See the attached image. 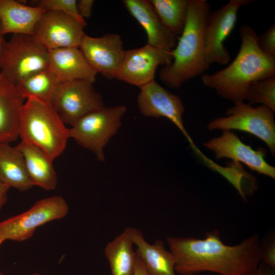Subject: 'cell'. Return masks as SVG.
Returning a JSON list of instances; mask_svg holds the SVG:
<instances>
[{
    "label": "cell",
    "mask_w": 275,
    "mask_h": 275,
    "mask_svg": "<svg viewBox=\"0 0 275 275\" xmlns=\"http://www.w3.org/2000/svg\"><path fill=\"white\" fill-rule=\"evenodd\" d=\"M167 241L175 260L176 272L195 275L210 271L221 275H250L262 261V246L253 235L238 244H224L218 231L205 239L168 236Z\"/></svg>",
    "instance_id": "obj_1"
},
{
    "label": "cell",
    "mask_w": 275,
    "mask_h": 275,
    "mask_svg": "<svg viewBox=\"0 0 275 275\" xmlns=\"http://www.w3.org/2000/svg\"><path fill=\"white\" fill-rule=\"evenodd\" d=\"M239 34L241 45L232 62L214 73L201 75L204 86L234 103L244 100L252 82L275 77V60L260 51L254 30L250 25H243L240 28Z\"/></svg>",
    "instance_id": "obj_2"
},
{
    "label": "cell",
    "mask_w": 275,
    "mask_h": 275,
    "mask_svg": "<svg viewBox=\"0 0 275 275\" xmlns=\"http://www.w3.org/2000/svg\"><path fill=\"white\" fill-rule=\"evenodd\" d=\"M206 0H190L184 29L172 50L173 60L160 69L159 78L172 89L202 75L209 67L205 58L204 36L210 14Z\"/></svg>",
    "instance_id": "obj_3"
},
{
    "label": "cell",
    "mask_w": 275,
    "mask_h": 275,
    "mask_svg": "<svg viewBox=\"0 0 275 275\" xmlns=\"http://www.w3.org/2000/svg\"><path fill=\"white\" fill-rule=\"evenodd\" d=\"M19 136L53 160L64 152L70 138L69 129L53 107L35 98L27 99L23 105Z\"/></svg>",
    "instance_id": "obj_4"
},
{
    "label": "cell",
    "mask_w": 275,
    "mask_h": 275,
    "mask_svg": "<svg viewBox=\"0 0 275 275\" xmlns=\"http://www.w3.org/2000/svg\"><path fill=\"white\" fill-rule=\"evenodd\" d=\"M49 50L32 35L13 34L6 41L1 73L16 86L32 74L49 68Z\"/></svg>",
    "instance_id": "obj_5"
},
{
    "label": "cell",
    "mask_w": 275,
    "mask_h": 275,
    "mask_svg": "<svg viewBox=\"0 0 275 275\" xmlns=\"http://www.w3.org/2000/svg\"><path fill=\"white\" fill-rule=\"evenodd\" d=\"M126 112L123 105L103 107L78 120L69 129V137L91 151L99 161H104L103 149L122 125Z\"/></svg>",
    "instance_id": "obj_6"
},
{
    "label": "cell",
    "mask_w": 275,
    "mask_h": 275,
    "mask_svg": "<svg viewBox=\"0 0 275 275\" xmlns=\"http://www.w3.org/2000/svg\"><path fill=\"white\" fill-rule=\"evenodd\" d=\"M226 112L227 116L212 120L209 130H237L252 134L268 146L272 156L275 154V122L274 113L268 107H257L238 101Z\"/></svg>",
    "instance_id": "obj_7"
},
{
    "label": "cell",
    "mask_w": 275,
    "mask_h": 275,
    "mask_svg": "<svg viewBox=\"0 0 275 275\" xmlns=\"http://www.w3.org/2000/svg\"><path fill=\"white\" fill-rule=\"evenodd\" d=\"M69 206L60 196L41 199L29 209L0 222V240L22 241L31 238L39 226L65 217Z\"/></svg>",
    "instance_id": "obj_8"
},
{
    "label": "cell",
    "mask_w": 275,
    "mask_h": 275,
    "mask_svg": "<svg viewBox=\"0 0 275 275\" xmlns=\"http://www.w3.org/2000/svg\"><path fill=\"white\" fill-rule=\"evenodd\" d=\"M93 83L83 79L60 82L52 106L64 124L73 125L86 115L104 107Z\"/></svg>",
    "instance_id": "obj_9"
},
{
    "label": "cell",
    "mask_w": 275,
    "mask_h": 275,
    "mask_svg": "<svg viewBox=\"0 0 275 275\" xmlns=\"http://www.w3.org/2000/svg\"><path fill=\"white\" fill-rule=\"evenodd\" d=\"M252 2V0H230L210 13L204 36L205 58L208 64L229 63L230 56L224 43L235 26L239 10Z\"/></svg>",
    "instance_id": "obj_10"
},
{
    "label": "cell",
    "mask_w": 275,
    "mask_h": 275,
    "mask_svg": "<svg viewBox=\"0 0 275 275\" xmlns=\"http://www.w3.org/2000/svg\"><path fill=\"white\" fill-rule=\"evenodd\" d=\"M171 51L147 44L126 50L116 78L140 88L155 80L156 69L159 65L164 66L172 62Z\"/></svg>",
    "instance_id": "obj_11"
},
{
    "label": "cell",
    "mask_w": 275,
    "mask_h": 275,
    "mask_svg": "<svg viewBox=\"0 0 275 275\" xmlns=\"http://www.w3.org/2000/svg\"><path fill=\"white\" fill-rule=\"evenodd\" d=\"M78 48L97 73L109 79L116 78L126 51L119 34L93 37L85 34Z\"/></svg>",
    "instance_id": "obj_12"
},
{
    "label": "cell",
    "mask_w": 275,
    "mask_h": 275,
    "mask_svg": "<svg viewBox=\"0 0 275 275\" xmlns=\"http://www.w3.org/2000/svg\"><path fill=\"white\" fill-rule=\"evenodd\" d=\"M84 27L60 12L45 11L37 21L33 35L48 50L79 47Z\"/></svg>",
    "instance_id": "obj_13"
},
{
    "label": "cell",
    "mask_w": 275,
    "mask_h": 275,
    "mask_svg": "<svg viewBox=\"0 0 275 275\" xmlns=\"http://www.w3.org/2000/svg\"><path fill=\"white\" fill-rule=\"evenodd\" d=\"M137 104L140 113L146 117L169 119L193 144L183 125L184 107L178 95L170 92L153 80L140 88Z\"/></svg>",
    "instance_id": "obj_14"
},
{
    "label": "cell",
    "mask_w": 275,
    "mask_h": 275,
    "mask_svg": "<svg viewBox=\"0 0 275 275\" xmlns=\"http://www.w3.org/2000/svg\"><path fill=\"white\" fill-rule=\"evenodd\" d=\"M203 145L212 151L218 159L230 158L235 162L245 164L260 174L275 178V168L265 160L264 151L254 150L230 130L223 131L221 136L212 138L204 143Z\"/></svg>",
    "instance_id": "obj_15"
},
{
    "label": "cell",
    "mask_w": 275,
    "mask_h": 275,
    "mask_svg": "<svg viewBox=\"0 0 275 275\" xmlns=\"http://www.w3.org/2000/svg\"><path fill=\"white\" fill-rule=\"evenodd\" d=\"M125 8L144 28L147 35V44L155 48L171 51L178 38L161 23L150 1L123 0Z\"/></svg>",
    "instance_id": "obj_16"
},
{
    "label": "cell",
    "mask_w": 275,
    "mask_h": 275,
    "mask_svg": "<svg viewBox=\"0 0 275 275\" xmlns=\"http://www.w3.org/2000/svg\"><path fill=\"white\" fill-rule=\"evenodd\" d=\"M49 68L60 82L83 79L94 82L97 72L78 47L49 50Z\"/></svg>",
    "instance_id": "obj_17"
},
{
    "label": "cell",
    "mask_w": 275,
    "mask_h": 275,
    "mask_svg": "<svg viewBox=\"0 0 275 275\" xmlns=\"http://www.w3.org/2000/svg\"><path fill=\"white\" fill-rule=\"evenodd\" d=\"M25 99L16 86L0 73V142L10 143L19 136L21 110Z\"/></svg>",
    "instance_id": "obj_18"
},
{
    "label": "cell",
    "mask_w": 275,
    "mask_h": 275,
    "mask_svg": "<svg viewBox=\"0 0 275 275\" xmlns=\"http://www.w3.org/2000/svg\"><path fill=\"white\" fill-rule=\"evenodd\" d=\"M135 252L141 259L149 275H176L175 260L164 242L159 239L148 243L142 232L137 228L128 227Z\"/></svg>",
    "instance_id": "obj_19"
},
{
    "label": "cell",
    "mask_w": 275,
    "mask_h": 275,
    "mask_svg": "<svg viewBox=\"0 0 275 275\" xmlns=\"http://www.w3.org/2000/svg\"><path fill=\"white\" fill-rule=\"evenodd\" d=\"M45 11L15 0H0V23L3 33L33 35L36 24Z\"/></svg>",
    "instance_id": "obj_20"
},
{
    "label": "cell",
    "mask_w": 275,
    "mask_h": 275,
    "mask_svg": "<svg viewBox=\"0 0 275 275\" xmlns=\"http://www.w3.org/2000/svg\"><path fill=\"white\" fill-rule=\"evenodd\" d=\"M16 147L23 155L33 185L46 190L55 189L58 178L52 164L53 159L41 148L26 141L21 140Z\"/></svg>",
    "instance_id": "obj_21"
},
{
    "label": "cell",
    "mask_w": 275,
    "mask_h": 275,
    "mask_svg": "<svg viewBox=\"0 0 275 275\" xmlns=\"http://www.w3.org/2000/svg\"><path fill=\"white\" fill-rule=\"evenodd\" d=\"M0 181L21 191L28 190L34 186L22 153L16 147L1 142Z\"/></svg>",
    "instance_id": "obj_22"
},
{
    "label": "cell",
    "mask_w": 275,
    "mask_h": 275,
    "mask_svg": "<svg viewBox=\"0 0 275 275\" xmlns=\"http://www.w3.org/2000/svg\"><path fill=\"white\" fill-rule=\"evenodd\" d=\"M133 245L128 228L106 244L104 254L112 275L134 274L136 253Z\"/></svg>",
    "instance_id": "obj_23"
},
{
    "label": "cell",
    "mask_w": 275,
    "mask_h": 275,
    "mask_svg": "<svg viewBox=\"0 0 275 275\" xmlns=\"http://www.w3.org/2000/svg\"><path fill=\"white\" fill-rule=\"evenodd\" d=\"M59 83L55 75L48 68L26 77L16 88L25 99L35 98L52 106Z\"/></svg>",
    "instance_id": "obj_24"
},
{
    "label": "cell",
    "mask_w": 275,
    "mask_h": 275,
    "mask_svg": "<svg viewBox=\"0 0 275 275\" xmlns=\"http://www.w3.org/2000/svg\"><path fill=\"white\" fill-rule=\"evenodd\" d=\"M190 0H150L155 12L163 25L178 38L187 19Z\"/></svg>",
    "instance_id": "obj_25"
},
{
    "label": "cell",
    "mask_w": 275,
    "mask_h": 275,
    "mask_svg": "<svg viewBox=\"0 0 275 275\" xmlns=\"http://www.w3.org/2000/svg\"><path fill=\"white\" fill-rule=\"evenodd\" d=\"M252 106L260 103L275 112V77L257 80L249 86L245 99Z\"/></svg>",
    "instance_id": "obj_26"
},
{
    "label": "cell",
    "mask_w": 275,
    "mask_h": 275,
    "mask_svg": "<svg viewBox=\"0 0 275 275\" xmlns=\"http://www.w3.org/2000/svg\"><path fill=\"white\" fill-rule=\"evenodd\" d=\"M31 6L40 7L45 11L63 13L73 18L84 28L87 23L79 15L76 0H37L34 1Z\"/></svg>",
    "instance_id": "obj_27"
},
{
    "label": "cell",
    "mask_w": 275,
    "mask_h": 275,
    "mask_svg": "<svg viewBox=\"0 0 275 275\" xmlns=\"http://www.w3.org/2000/svg\"><path fill=\"white\" fill-rule=\"evenodd\" d=\"M257 44L260 51L266 56L275 60V24L273 23L265 32L257 35Z\"/></svg>",
    "instance_id": "obj_28"
},
{
    "label": "cell",
    "mask_w": 275,
    "mask_h": 275,
    "mask_svg": "<svg viewBox=\"0 0 275 275\" xmlns=\"http://www.w3.org/2000/svg\"><path fill=\"white\" fill-rule=\"evenodd\" d=\"M262 261L268 267H275V243L272 240L268 243L265 248H262Z\"/></svg>",
    "instance_id": "obj_29"
},
{
    "label": "cell",
    "mask_w": 275,
    "mask_h": 275,
    "mask_svg": "<svg viewBox=\"0 0 275 275\" xmlns=\"http://www.w3.org/2000/svg\"><path fill=\"white\" fill-rule=\"evenodd\" d=\"M94 4V0L77 1L78 12L84 19H88L91 16Z\"/></svg>",
    "instance_id": "obj_30"
},
{
    "label": "cell",
    "mask_w": 275,
    "mask_h": 275,
    "mask_svg": "<svg viewBox=\"0 0 275 275\" xmlns=\"http://www.w3.org/2000/svg\"><path fill=\"white\" fill-rule=\"evenodd\" d=\"M136 253V252H135ZM133 275H149L143 265V263L136 253V257L134 265V270Z\"/></svg>",
    "instance_id": "obj_31"
},
{
    "label": "cell",
    "mask_w": 275,
    "mask_h": 275,
    "mask_svg": "<svg viewBox=\"0 0 275 275\" xmlns=\"http://www.w3.org/2000/svg\"><path fill=\"white\" fill-rule=\"evenodd\" d=\"M10 187L0 181V209L6 203L7 194Z\"/></svg>",
    "instance_id": "obj_32"
},
{
    "label": "cell",
    "mask_w": 275,
    "mask_h": 275,
    "mask_svg": "<svg viewBox=\"0 0 275 275\" xmlns=\"http://www.w3.org/2000/svg\"><path fill=\"white\" fill-rule=\"evenodd\" d=\"M260 264L250 275H274V271L273 272L272 270L273 268L271 269L268 267L261 266Z\"/></svg>",
    "instance_id": "obj_33"
},
{
    "label": "cell",
    "mask_w": 275,
    "mask_h": 275,
    "mask_svg": "<svg viewBox=\"0 0 275 275\" xmlns=\"http://www.w3.org/2000/svg\"><path fill=\"white\" fill-rule=\"evenodd\" d=\"M6 41L4 39V34L3 33L0 23V73H1V61L4 46Z\"/></svg>",
    "instance_id": "obj_34"
},
{
    "label": "cell",
    "mask_w": 275,
    "mask_h": 275,
    "mask_svg": "<svg viewBox=\"0 0 275 275\" xmlns=\"http://www.w3.org/2000/svg\"><path fill=\"white\" fill-rule=\"evenodd\" d=\"M30 275H40V274H39V273H32V274H31Z\"/></svg>",
    "instance_id": "obj_35"
},
{
    "label": "cell",
    "mask_w": 275,
    "mask_h": 275,
    "mask_svg": "<svg viewBox=\"0 0 275 275\" xmlns=\"http://www.w3.org/2000/svg\"><path fill=\"white\" fill-rule=\"evenodd\" d=\"M3 242V241L0 240V246H1V245L2 244Z\"/></svg>",
    "instance_id": "obj_36"
},
{
    "label": "cell",
    "mask_w": 275,
    "mask_h": 275,
    "mask_svg": "<svg viewBox=\"0 0 275 275\" xmlns=\"http://www.w3.org/2000/svg\"><path fill=\"white\" fill-rule=\"evenodd\" d=\"M0 275H4V274L3 272H0Z\"/></svg>",
    "instance_id": "obj_37"
},
{
    "label": "cell",
    "mask_w": 275,
    "mask_h": 275,
    "mask_svg": "<svg viewBox=\"0 0 275 275\" xmlns=\"http://www.w3.org/2000/svg\"><path fill=\"white\" fill-rule=\"evenodd\" d=\"M219 275H221V274H219Z\"/></svg>",
    "instance_id": "obj_38"
}]
</instances>
